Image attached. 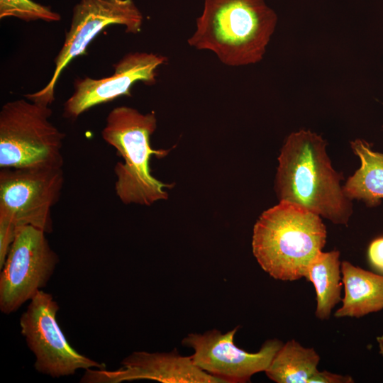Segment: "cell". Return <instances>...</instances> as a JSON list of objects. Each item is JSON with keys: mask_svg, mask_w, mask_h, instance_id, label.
Masks as SVG:
<instances>
[{"mask_svg": "<svg viewBox=\"0 0 383 383\" xmlns=\"http://www.w3.org/2000/svg\"><path fill=\"white\" fill-rule=\"evenodd\" d=\"M238 328L226 333L216 329L190 333L182 343L194 350V363L221 383L248 382L253 374L265 372L283 344L277 339L268 340L258 352L248 353L234 344Z\"/></svg>", "mask_w": 383, "mask_h": 383, "instance_id": "obj_10", "label": "cell"}, {"mask_svg": "<svg viewBox=\"0 0 383 383\" xmlns=\"http://www.w3.org/2000/svg\"><path fill=\"white\" fill-rule=\"evenodd\" d=\"M116 370H86L81 382L119 383L150 379L164 383H221L216 377L199 368L191 356H182L176 349L169 353H132Z\"/></svg>", "mask_w": 383, "mask_h": 383, "instance_id": "obj_12", "label": "cell"}, {"mask_svg": "<svg viewBox=\"0 0 383 383\" xmlns=\"http://www.w3.org/2000/svg\"><path fill=\"white\" fill-rule=\"evenodd\" d=\"M50 106L16 99L0 111V168L62 167L65 134L50 121Z\"/></svg>", "mask_w": 383, "mask_h": 383, "instance_id": "obj_5", "label": "cell"}, {"mask_svg": "<svg viewBox=\"0 0 383 383\" xmlns=\"http://www.w3.org/2000/svg\"><path fill=\"white\" fill-rule=\"evenodd\" d=\"M156 128L154 112L144 114L126 106L113 109L106 117L101 136L123 157L114 167V187L124 204L150 206L167 199L164 189L170 186L155 179L149 166L152 155L163 157L168 153L151 147L150 136Z\"/></svg>", "mask_w": 383, "mask_h": 383, "instance_id": "obj_4", "label": "cell"}, {"mask_svg": "<svg viewBox=\"0 0 383 383\" xmlns=\"http://www.w3.org/2000/svg\"><path fill=\"white\" fill-rule=\"evenodd\" d=\"M17 227L8 220L0 218V269H2L15 238Z\"/></svg>", "mask_w": 383, "mask_h": 383, "instance_id": "obj_18", "label": "cell"}, {"mask_svg": "<svg viewBox=\"0 0 383 383\" xmlns=\"http://www.w3.org/2000/svg\"><path fill=\"white\" fill-rule=\"evenodd\" d=\"M64 182L62 167L1 168L0 218L16 227L30 226L51 233V209Z\"/></svg>", "mask_w": 383, "mask_h": 383, "instance_id": "obj_6", "label": "cell"}, {"mask_svg": "<svg viewBox=\"0 0 383 383\" xmlns=\"http://www.w3.org/2000/svg\"><path fill=\"white\" fill-rule=\"evenodd\" d=\"M143 17L133 0H80L74 7L70 29L55 59L53 74L47 85L25 97L50 106L55 100V88L63 70L76 57L86 53L91 41L111 25L125 26L128 33L140 32Z\"/></svg>", "mask_w": 383, "mask_h": 383, "instance_id": "obj_7", "label": "cell"}, {"mask_svg": "<svg viewBox=\"0 0 383 383\" xmlns=\"http://www.w3.org/2000/svg\"><path fill=\"white\" fill-rule=\"evenodd\" d=\"M326 144L309 130L291 133L278 158L276 192L280 201L346 225L353 213L352 200L340 186L342 174L331 166Z\"/></svg>", "mask_w": 383, "mask_h": 383, "instance_id": "obj_1", "label": "cell"}, {"mask_svg": "<svg viewBox=\"0 0 383 383\" xmlns=\"http://www.w3.org/2000/svg\"><path fill=\"white\" fill-rule=\"evenodd\" d=\"M377 340L379 344L380 353L383 356V335L377 337Z\"/></svg>", "mask_w": 383, "mask_h": 383, "instance_id": "obj_21", "label": "cell"}, {"mask_svg": "<svg viewBox=\"0 0 383 383\" xmlns=\"http://www.w3.org/2000/svg\"><path fill=\"white\" fill-rule=\"evenodd\" d=\"M368 257L371 265L383 272V237L378 238L370 243Z\"/></svg>", "mask_w": 383, "mask_h": 383, "instance_id": "obj_19", "label": "cell"}, {"mask_svg": "<svg viewBox=\"0 0 383 383\" xmlns=\"http://www.w3.org/2000/svg\"><path fill=\"white\" fill-rule=\"evenodd\" d=\"M340 252H321L309 267L306 279L311 282L316 294V316L321 320L330 318L332 309L342 301L343 282Z\"/></svg>", "mask_w": 383, "mask_h": 383, "instance_id": "obj_15", "label": "cell"}, {"mask_svg": "<svg viewBox=\"0 0 383 383\" xmlns=\"http://www.w3.org/2000/svg\"><path fill=\"white\" fill-rule=\"evenodd\" d=\"M342 282L345 287L343 305L336 318H360L383 309V276L354 266L347 261L341 263Z\"/></svg>", "mask_w": 383, "mask_h": 383, "instance_id": "obj_13", "label": "cell"}, {"mask_svg": "<svg viewBox=\"0 0 383 383\" xmlns=\"http://www.w3.org/2000/svg\"><path fill=\"white\" fill-rule=\"evenodd\" d=\"M43 231L18 226L0 274V309L9 314L48 283L59 262Z\"/></svg>", "mask_w": 383, "mask_h": 383, "instance_id": "obj_8", "label": "cell"}, {"mask_svg": "<svg viewBox=\"0 0 383 383\" xmlns=\"http://www.w3.org/2000/svg\"><path fill=\"white\" fill-rule=\"evenodd\" d=\"M277 23L264 0H204L187 43L229 67L260 62Z\"/></svg>", "mask_w": 383, "mask_h": 383, "instance_id": "obj_2", "label": "cell"}, {"mask_svg": "<svg viewBox=\"0 0 383 383\" xmlns=\"http://www.w3.org/2000/svg\"><path fill=\"white\" fill-rule=\"evenodd\" d=\"M353 378L349 375H341L327 371H318L311 379L310 383H350Z\"/></svg>", "mask_w": 383, "mask_h": 383, "instance_id": "obj_20", "label": "cell"}, {"mask_svg": "<svg viewBox=\"0 0 383 383\" xmlns=\"http://www.w3.org/2000/svg\"><path fill=\"white\" fill-rule=\"evenodd\" d=\"M319 360L313 348H304L292 340L281 346L265 374L277 383H310L318 372Z\"/></svg>", "mask_w": 383, "mask_h": 383, "instance_id": "obj_16", "label": "cell"}, {"mask_svg": "<svg viewBox=\"0 0 383 383\" xmlns=\"http://www.w3.org/2000/svg\"><path fill=\"white\" fill-rule=\"evenodd\" d=\"M16 17L23 21H59L60 15L31 0H0V18Z\"/></svg>", "mask_w": 383, "mask_h": 383, "instance_id": "obj_17", "label": "cell"}, {"mask_svg": "<svg viewBox=\"0 0 383 383\" xmlns=\"http://www.w3.org/2000/svg\"><path fill=\"white\" fill-rule=\"evenodd\" d=\"M163 55L135 52L125 55L113 65L114 73L108 77L77 79L72 95L64 104L63 116L76 119L96 105L111 101L121 96H129L131 88L138 82L156 83L157 68L165 63Z\"/></svg>", "mask_w": 383, "mask_h": 383, "instance_id": "obj_11", "label": "cell"}, {"mask_svg": "<svg viewBox=\"0 0 383 383\" xmlns=\"http://www.w3.org/2000/svg\"><path fill=\"white\" fill-rule=\"evenodd\" d=\"M59 310L52 294L40 290L21 315V334L35 356V370L53 377L74 374L79 369L106 365L80 354L67 342L56 318Z\"/></svg>", "mask_w": 383, "mask_h": 383, "instance_id": "obj_9", "label": "cell"}, {"mask_svg": "<svg viewBox=\"0 0 383 383\" xmlns=\"http://www.w3.org/2000/svg\"><path fill=\"white\" fill-rule=\"evenodd\" d=\"M326 228L321 216L280 201L262 213L253 228L252 252L276 279H306L311 263L322 252Z\"/></svg>", "mask_w": 383, "mask_h": 383, "instance_id": "obj_3", "label": "cell"}, {"mask_svg": "<svg viewBox=\"0 0 383 383\" xmlns=\"http://www.w3.org/2000/svg\"><path fill=\"white\" fill-rule=\"evenodd\" d=\"M354 153L360 160V167L343 187L350 200H363L374 206L383 199V153L375 152L363 140L350 143Z\"/></svg>", "mask_w": 383, "mask_h": 383, "instance_id": "obj_14", "label": "cell"}]
</instances>
